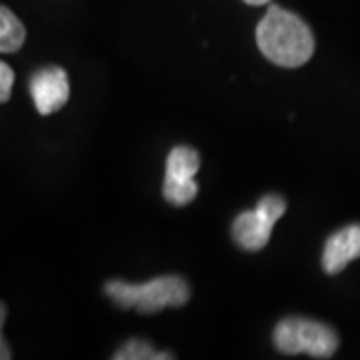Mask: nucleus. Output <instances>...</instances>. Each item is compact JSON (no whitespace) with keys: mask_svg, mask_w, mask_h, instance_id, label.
<instances>
[{"mask_svg":"<svg viewBox=\"0 0 360 360\" xmlns=\"http://www.w3.org/2000/svg\"><path fill=\"white\" fill-rule=\"evenodd\" d=\"M246 4H252V6H260V4H266L270 0H245Z\"/></svg>","mask_w":360,"mask_h":360,"instance_id":"ddd939ff","label":"nucleus"},{"mask_svg":"<svg viewBox=\"0 0 360 360\" xmlns=\"http://www.w3.org/2000/svg\"><path fill=\"white\" fill-rule=\"evenodd\" d=\"M115 360H158V359H174L170 352L158 354L155 348L148 342H144L141 338H130L129 342H124L122 347L116 350L112 356Z\"/></svg>","mask_w":360,"mask_h":360,"instance_id":"9d476101","label":"nucleus"},{"mask_svg":"<svg viewBox=\"0 0 360 360\" xmlns=\"http://www.w3.org/2000/svg\"><path fill=\"white\" fill-rule=\"evenodd\" d=\"M104 295L120 309H134L142 314H155L165 309L184 307L191 298V286L182 276L168 274L142 284L110 281L104 284Z\"/></svg>","mask_w":360,"mask_h":360,"instance_id":"f03ea898","label":"nucleus"},{"mask_svg":"<svg viewBox=\"0 0 360 360\" xmlns=\"http://www.w3.org/2000/svg\"><path fill=\"white\" fill-rule=\"evenodd\" d=\"M276 222L269 220L264 214H260L257 208L240 212L236 220L232 222V238L243 250L257 252L269 245L270 234Z\"/></svg>","mask_w":360,"mask_h":360,"instance_id":"423d86ee","label":"nucleus"},{"mask_svg":"<svg viewBox=\"0 0 360 360\" xmlns=\"http://www.w3.org/2000/svg\"><path fill=\"white\" fill-rule=\"evenodd\" d=\"M260 52L274 65L296 68L309 63L314 54V37L310 26L281 6L272 4L257 26Z\"/></svg>","mask_w":360,"mask_h":360,"instance_id":"f257e3e1","label":"nucleus"},{"mask_svg":"<svg viewBox=\"0 0 360 360\" xmlns=\"http://www.w3.org/2000/svg\"><path fill=\"white\" fill-rule=\"evenodd\" d=\"M162 194L167 198V202L174 206H184L193 202L198 194V184L191 180H180L165 176V186H162Z\"/></svg>","mask_w":360,"mask_h":360,"instance_id":"1a4fd4ad","label":"nucleus"},{"mask_svg":"<svg viewBox=\"0 0 360 360\" xmlns=\"http://www.w3.org/2000/svg\"><path fill=\"white\" fill-rule=\"evenodd\" d=\"M30 96L40 115L46 116L60 110L70 96L68 75L60 66H46L30 77Z\"/></svg>","mask_w":360,"mask_h":360,"instance_id":"20e7f679","label":"nucleus"},{"mask_svg":"<svg viewBox=\"0 0 360 360\" xmlns=\"http://www.w3.org/2000/svg\"><path fill=\"white\" fill-rule=\"evenodd\" d=\"M356 258H360V224H350L328 236L322 252V269L326 274H338Z\"/></svg>","mask_w":360,"mask_h":360,"instance_id":"39448f33","label":"nucleus"},{"mask_svg":"<svg viewBox=\"0 0 360 360\" xmlns=\"http://www.w3.org/2000/svg\"><path fill=\"white\" fill-rule=\"evenodd\" d=\"M26 40L25 25L6 6L0 8V51L16 52Z\"/></svg>","mask_w":360,"mask_h":360,"instance_id":"6e6552de","label":"nucleus"},{"mask_svg":"<svg viewBox=\"0 0 360 360\" xmlns=\"http://www.w3.org/2000/svg\"><path fill=\"white\" fill-rule=\"evenodd\" d=\"M257 210L260 214H264L269 220L276 222L286 212V202H284V198H281L278 194H266V196H262L258 200Z\"/></svg>","mask_w":360,"mask_h":360,"instance_id":"9b49d317","label":"nucleus"},{"mask_svg":"<svg viewBox=\"0 0 360 360\" xmlns=\"http://www.w3.org/2000/svg\"><path fill=\"white\" fill-rule=\"evenodd\" d=\"M200 168V155L191 146H174L167 158V176L170 179L191 180Z\"/></svg>","mask_w":360,"mask_h":360,"instance_id":"0eeeda50","label":"nucleus"},{"mask_svg":"<svg viewBox=\"0 0 360 360\" xmlns=\"http://www.w3.org/2000/svg\"><path fill=\"white\" fill-rule=\"evenodd\" d=\"M274 347L284 354L307 352L312 359H330L338 348V336L322 322L292 316L276 324Z\"/></svg>","mask_w":360,"mask_h":360,"instance_id":"7ed1b4c3","label":"nucleus"},{"mask_svg":"<svg viewBox=\"0 0 360 360\" xmlns=\"http://www.w3.org/2000/svg\"><path fill=\"white\" fill-rule=\"evenodd\" d=\"M14 72L6 63H0V101L6 103L11 98V90H13Z\"/></svg>","mask_w":360,"mask_h":360,"instance_id":"f8f14e48","label":"nucleus"}]
</instances>
